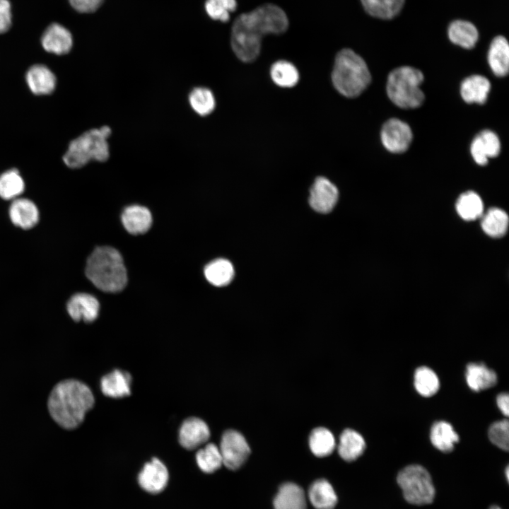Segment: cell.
I'll list each match as a JSON object with an SVG mask.
<instances>
[{
    "mask_svg": "<svg viewBox=\"0 0 509 509\" xmlns=\"http://www.w3.org/2000/svg\"><path fill=\"white\" fill-rule=\"evenodd\" d=\"M288 26L285 12L278 6L267 4L240 15L231 31V47L243 62H252L259 56L262 39L267 34H281Z\"/></svg>",
    "mask_w": 509,
    "mask_h": 509,
    "instance_id": "obj_1",
    "label": "cell"
},
{
    "mask_svg": "<svg viewBox=\"0 0 509 509\" xmlns=\"http://www.w3.org/2000/svg\"><path fill=\"white\" fill-rule=\"evenodd\" d=\"M91 390L77 380H66L53 388L48 399L50 416L66 429L78 427L94 405Z\"/></svg>",
    "mask_w": 509,
    "mask_h": 509,
    "instance_id": "obj_2",
    "label": "cell"
},
{
    "mask_svg": "<svg viewBox=\"0 0 509 509\" xmlns=\"http://www.w3.org/2000/svg\"><path fill=\"white\" fill-rule=\"evenodd\" d=\"M86 274L93 284L101 291L115 293L127 283V270L120 253L113 247H96L88 257Z\"/></svg>",
    "mask_w": 509,
    "mask_h": 509,
    "instance_id": "obj_3",
    "label": "cell"
},
{
    "mask_svg": "<svg viewBox=\"0 0 509 509\" xmlns=\"http://www.w3.org/2000/svg\"><path fill=\"white\" fill-rule=\"evenodd\" d=\"M332 81L342 95L356 98L370 84L371 76L361 56L351 49H343L336 55Z\"/></svg>",
    "mask_w": 509,
    "mask_h": 509,
    "instance_id": "obj_4",
    "label": "cell"
},
{
    "mask_svg": "<svg viewBox=\"0 0 509 509\" xmlns=\"http://www.w3.org/2000/svg\"><path fill=\"white\" fill-rule=\"evenodd\" d=\"M108 126L89 129L72 140L63 156L70 168H80L91 160L106 161L110 156L107 139L111 134Z\"/></svg>",
    "mask_w": 509,
    "mask_h": 509,
    "instance_id": "obj_5",
    "label": "cell"
},
{
    "mask_svg": "<svg viewBox=\"0 0 509 509\" xmlns=\"http://www.w3.org/2000/svg\"><path fill=\"white\" fill-rule=\"evenodd\" d=\"M423 73L414 67L400 66L392 70L387 78L386 90L389 98L401 108H416L424 100L420 86Z\"/></svg>",
    "mask_w": 509,
    "mask_h": 509,
    "instance_id": "obj_6",
    "label": "cell"
},
{
    "mask_svg": "<svg viewBox=\"0 0 509 509\" xmlns=\"http://www.w3.org/2000/svg\"><path fill=\"white\" fill-rule=\"evenodd\" d=\"M397 480L409 503L421 505L433 502L435 490L430 474L422 466L411 464L404 467Z\"/></svg>",
    "mask_w": 509,
    "mask_h": 509,
    "instance_id": "obj_7",
    "label": "cell"
},
{
    "mask_svg": "<svg viewBox=\"0 0 509 509\" xmlns=\"http://www.w3.org/2000/svg\"><path fill=\"white\" fill-rule=\"evenodd\" d=\"M219 450L223 464L231 470L239 469L250 453V447L245 437L235 430H228L224 432Z\"/></svg>",
    "mask_w": 509,
    "mask_h": 509,
    "instance_id": "obj_8",
    "label": "cell"
},
{
    "mask_svg": "<svg viewBox=\"0 0 509 509\" xmlns=\"http://www.w3.org/2000/svg\"><path fill=\"white\" fill-rule=\"evenodd\" d=\"M381 141L390 152L401 153L406 151L412 141V131L408 124L397 118L388 119L382 126Z\"/></svg>",
    "mask_w": 509,
    "mask_h": 509,
    "instance_id": "obj_9",
    "label": "cell"
},
{
    "mask_svg": "<svg viewBox=\"0 0 509 509\" xmlns=\"http://www.w3.org/2000/svg\"><path fill=\"white\" fill-rule=\"evenodd\" d=\"M339 198L337 187L328 179L318 177L310 191L309 204L316 211L327 213L336 205Z\"/></svg>",
    "mask_w": 509,
    "mask_h": 509,
    "instance_id": "obj_10",
    "label": "cell"
},
{
    "mask_svg": "<svg viewBox=\"0 0 509 509\" xmlns=\"http://www.w3.org/2000/svg\"><path fill=\"white\" fill-rule=\"evenodd\" d=\"M168 479L167 467L156 457L144 464L138 476L139 486L146 492L153 494L163 491Z\"/></svg>",
    "mask_w": 509,
    "mask_h": 509,
    "instance_id": "obj_11",
    "label": "cell"
},
{
    "mask_svg": "<svg viewBox=\"0 0 509 509\" xmlns=\"http://www.w3.org/2000/svg\"><path fill=\"white\" fill-rule=\"evenodd\" d=\"M210 438V430L205 421L197 417L185 419L179 430L180 444L187 450H194Z\"/></svg>",
    "mask_w": 509,
    "mask_h": 509,
    "instance_id": "obj_12",
    "label": "cell"
},
{
    "mask_svg": "<svg viewBox=\"0 0 509 509\" xmlns=\"http://www.w3.org/2000/svg\"><path fill=\"white\" fill-rule=\"evenodd\" d=\"M43 49L57 55L70 52L73 46V37L68 29L63 25L54 23L50 24L41 37Z\"/></svg>",
    "mask_w": 509,
    "mask_h": 509,
    "instance_id": "obj_13",
    "label": "cell"
},
{
    "mask_svg": "<svg viewBox=\"0 0 509 509\" xmlns=\"http://www.w3.org/2000/svg\"><path fill=\"white\" fill-rule=\"evenodd\" d=\"M501 151L498 136L492 131L485 129L473 139L470 151L474 161L480 165L487 164L488 158L496 157Z\"/></svg>",
    "mask_w": 509,
    "mask_h": 509,
    "instance_id": "obj_14",
    "label": "cell"
},
{
    "mask_svg": "<svg viewBox=\"0 0 509 509\" xmlns=\"http://www.w3.org/2000/svg\"><path fill=\"white\" fill-rule=\"evenodd\" d=\"M66 308L70 317L74 320L91 322L98 317L100 304L93 296L79 293L69 299Z\"/></svg>",
    "mask_w": 509,
    "mask_h": 509,
    "instance_id": "obj_15",
    "label": "cell"
},
{
    "mask_svg": "<svg viewBox=\"0 0 509 509\" xmlns=\"http://www.w3.org/2000/svg\"><path fill=\"white\" fill-rule=\"evenodd\" d=\"M25 81L30 90L37 95L52 93L57 86V78L47 66L35 64L25 74Z\"/></svg>",
    "mask_w": 509,
    "mask_h": 509,
    "instance_id": "obj_16",
    "label": "cell"
},
{
    "mask_svg": "<svg viewBox=\"0 0 509 509\" xmlns=\"http://www.w3.org/2000/svg\"><path fill=\"white\" fill-rule=\"evenodd\" d=\"M12 223L23 229H30L39 221V211L36 205L26 198H16L9 208Z\"/></svg>",
    "mask_w": 509,
    "mask_h": 509,
    "instance_id": "obj_17",
    "label": "cell"
},
{
    "mask_svg": "<svg viewBox=\"0 0 509 509\" xmlns=\"http://www.w3.org/2000/svg\"><path fill=\"white\" fill-rule=\"evenodd\" d=\"M131 376L124 370L115 369L100 380L102 392L112 398H122L131 394Z\"/></svg>",
    "mask_w": 509,
    "mask_h": 509,
    "instance_id": "obj_18",
    "label": "cell"
},
{
    "mask_svg": "<svg viewBox=\"0 0 509 509\" xmlns=\"http://www.w3.org/2000/svg\"><path fill=\"white\" fill-rule=\"evenodd\" d=\"M122 222L129 233L142 234L151 228L152 216L147 208L140 205H132L127 207L122 212Z\"/></svg>",
    "mask_w": 509,
    "mask_h": 509,
    "instance_id": "obj_19",
    "label": "cell"
},
{
    "mask_svg": "<svg viewBox=\"0 0 509 509\" xmlns=\"http://www.w3.org/2000/svg\"><path fill=\"white\" fill-rule=\"evenodd\" d=\"M488 64L493 74L499 77L505 76L509 70V45L502 35L493 39L488 52Z\"/></svg>",
    "mask_w": 509,
    "mask_h": 509,
    "instance_id": "obj_20",
    "label": "cell"
},
{
    "mask_svg": "<svg viewBox=\"0 0 509 509\" xmlns=\"http://www.w3.org/2000/svg\"><path fill=\"white\" fill-rule=\"evenodd\" d=\"M491 89L488 78L481 75L466 78L460 86V94L467 103L483 104L486 102Z\"/></svg>",
    "mask_w": 509,
    "mask_h": 509,
    "instance_id": "obj_21",
    "label": "cell"
},
{
    "mask_svg": "<svg viewBox=\"0 0 509 509\" xmlns=\"http://www.w3.org/2000/svg\"><path fill=\"white\" fill-rule=\"evenodd\" d=\"M274 509H306L303 490L293 483L283 484L274 500Z\"/></svg>",
    "mask_w": 509,
    "mask_h": 509,
    "instance_id": "obj_22",
    "label": "cell"
},
{
    "mask_svg": "<svg viewBox=\"0 0 509 509\" xmlns=\"http://www.w3.org/2000/svg\"><path fill=\"white\" fill-rule=\"evenodd\" d=\"M468 386L474 391H480L493 387L497 382L496 373L484 363H469L465 372Z\"/></svg>",
    "mask_w": 509,
    "mask_h": 509,
    "instance_id": "obj_23",
    "label": "cell"
},
{
    "mask_svg": "<svg viewBox=\"0 0 509 509\" xmlns=\"http://www.w3.org/2000/svg\"><path fill=\"white\" fill-rule=\"evenodd\" d=\"M447 33L452 42L465 49L473 48L479 38L475 25L464 20L452 21L449 25Z\"/></svg>",
    "mask_w": 509,
    "mask_h": 509,
    "instance_id": "obj_24",
    "label": "cell"
},
{
    "mask_svg": "<svg viewBox=\"0 0 509 509\" xmlns=\"http://www.w3.org/2000/svg\"><path fill=\"white\" fill-rule=\"evenodd\" d=\"M365 448L363 436L352 429L344 430L340 436L338 452L347 462H351L360 457Z\"/></svg>",
    "mask_w": 509,
    "mask_h": 509,
    "instance_id": "obj_25",
    "label": "cell"
},
{
    "mask_svg": "<svg viewBox=\"0 0 509 509\" xmlns=\"http://www.w3.org/2000/svg\"><path fill=\"white\" fill-rule=\"evenodd\" d=\"M308 498L316 509H333L337 503L335 491L325 479L315 481L308 491Z\"/></svg>",
    "mask_w": 509,
    "mask_h": 509,
    "instance_id": "obj_26",
    "label": "cell"
},
{
    "mask_svg": "<svg viewBox=\"0 0 509 509\" xmlns=\"http://www.w3.org/2000/svg\"><path fill=\"white\" fill-rule=\"evenodd\" d=\"M508 214L498 208H491L481 216V228L491 238L503 236L508 230Z\"/></svg>",
    "mask_w": 509,
    "mask_h": 509,
    "instance_id": "obj_27",
    "label": "cell"
},
{
    "mask_svg": "<svg viewBox=\"0 0 509 509\" xmlns=\"http://www.w3.org/2000/svg\"><path fill=\"white\" fill-rule=\"evenodd\" d=\"M430 438L435 447L444 452H451L459 441V435L446 421L435 422L431 427Z\"/></svg>",
    "mask_w": 509,
    "mask_h": 509,
    "instance_id": "obj_28",
    "label": "cell"
},
{
    "mask_svg": "<svg viewBox=\"0 0 509 509\" xmlns=\"http://www.w3.org/2000/svg\"><path fill=\"white\" fill-rule=\"evenodd\" d=\"M455 208L458 215L465 221L476 220L484 213L482 199L472 191L462 194L457 199Z\"/></svg>",
    "mask_w": 509,
    "mask_h": 509,
    "instance_id": "obj_29",
    "label": "cell"
},
{
    "mask_svg": "<svg viewBox=\"0 0 509 509\" xmlns=\"http://www.w3.org/2000/svg\"><path fill=\"white\" fill-rule=\"evenodd\" d=\"M204 275L207 281L213 286H224L232 281L234 269L228 260L218 259L206 266Z\"/></svg>",
    "mask_w": 509,
    "mask_h": 509,
    "instance_id": "obj_30",
    "label": "cell"
},
{
    "mask_svg": "<svg viewBox=\"0 0 509 509\" xmlns=\"http://www.w3.org/2000/svg\"><path fill=\"white\" fill-rule=\"evenodd\" d=\"M365 11L375 18L391 19L402 10L405 0H361Z\"/></svg>",
    "mask_w": 509,
    "mask_h": 509,
    "instance_id": "obj_31",
    "label": "cell"
},
{
    "mask_svg": "<svg viewBox=\"0 0 509 509\" xmlns=\"http://www.w3.org/2000/svg\"><path fill=\"white\" fill-rule=\"evenodd\" d=\"M335 439L332 432L323 427L313 429L309 437V446L317 457L330 455L335 447Z\"/></svg>",
    "mask_w": 509,
    "mask_h": 509,
    "instance_id": "obj_32",
    "label": "cell"
},
{
    "mask_svg": "<svg viewBox=\"0 0 509 509\" xmlns=\"http://www.w3.org/2000/svg\"><path fill=\"white\" fill-rule=\"evenodd\" d=\"M24 180L17 169H10L0 175V197L15 199L23 192Z\"/></svg>",
    "mask_w": 509,
    "mask_h": 509,
    "instance_id": "obj_33",
    "label": "cell"
},
{
    "mask_svg": "<svg viewBox=\"0 0 509 509\" xmlns=\"http://www.w3.org/2000/svg\"><path fill=\"white\" fill-rule=\"evenodd\" d=\"M270 74L273 81L283 88L293 87L299 80V73L296 66L284 60L276 62L271 67Z\"/></svg>",
    "mask_w": 509,
    "mask_h": 509,
    "instance_id": "obj_34",
    "label": "cell"
},
{
    "mask_svg": "<svg viewBox=\"0 0 509 509\" xmlns=\"http://www.w3.org/2000/svg\"><path fill=\"white\" fill-rule=\"evenodd\" d=\"M189 103L193 110L200 116H206L215 109L216 100L211 90L196 87L189 94Z\"/></svg>",
    "mask_w": 509,
    "mask_h": 509,
    "instance_id": "obj_35",
    "label": "cell"
},
{
    "mask_svg": "<svg viewBox=\"0 0 509 509\" xmlns=\"http://www.w3.org/2000/svg\"><path fill=\"white\" fill-rule=\"evenodd\" d=\"M414 386L421 395L431 397L438 390L440 382L433 370L426 366H421L415 371Z\"/></svg>",
    "mask_w": 509,
    "mask_h": 509,
    "instance_id": "obj_36",
    "label": "cell"
},
{
    "mask_svg": "<svg viewBox=\"0 0 509 509\" xmlns=\"http://www.w3.org/2000/svg\"><path fill=\"white\" fill-rule=\"evenodd\" d=\"M196 461L200 469L205 473H212L223 464L219 447L209 443L196 453Z\"/></svg>",
    "mask_w": 509,
    "mask_h": 509,
    "instance_id": "obj_37",
    "label": "cell"
},
{
    "mask_svg": "<svg viewBox=\"0 0 509 509\" xmlns=\"http://www.w3.org/2000/svg\"><path fill=\"white\" fill-rule=\"evenodd\" d=\"M237 7L235 0H206L205 10L209 16L216 21L226 22L230 18V13Z\"/></svg>",
    "mask_w": 509,
    "mask_h": 509,
    "instance_id": "obj_38",
    "label": "cell"
},
{
    "mask_svg": "<svg viewBox=\"0 0 509 509\" xmlns=\"http://www.w3.org/2000/svg\"><path fill=\"white\" fill-rule=\"evenodd\" d=\"M507 419L493 423L488 429V437L491 443L499 448L508 451L509 447V430Z\"/></svg>",
    "mask_w": 509,
    "mask_h": 509,
    "instance_id": "obj_39",
    "label": "cell"
},
{
    "mask_svg": "<svg viewBox=\"0 0 509 509\" xmlns=\"http://www.w3.org/2000/svg\"><path fill=\"white\" fill-rule=\"evenodd\" d=\"M11 6L8 0H0V34L7 32L11 25Z\"/></svg>",
    "mask_w": 509,
    "mask_h": 509,
    "instance_id": "obj_40",
    "label": "cell"
},
{
    "mask_svg": "<svg viewBox=\"0 0 509 509\" xmlns=\"http://www.w3.org/2000/svg\"><path fill=\"white\" fill-rule=\"evenodd\" d=\"M71 6L78 12L88 13L95 11L104 0H69Z\"/></svg>",
    "mask_w": 509,
    "mask_h": 509,
    "instance_id": "obj_41",
    "label": "cell"
},
{
    "mask_svg": "<svg viewBox=\"0 0 509 509\" xmlns=\"http://www.w3.org/2000/svg\"><path fill=\"white\" fill-rule=\"evenodd\" d=\"M496 402L498 407L501 411L502 414L505 416H508L509 414V399L507 393H501L497 396Z\"/></svg>",
    "mask_w": 509,
    "mask_h": 509,
    "instance_id": "obj_42",
    "label": "cell"
},
{
    "mask_svg": "<svg viewBox=\"0 0 509 509\" xmlns=\"http://www.w3.org/2000/svg\"><path fill=\"white\" fill-rule=\"evenodd\" d=\"M489 509H501V508L497 505H493Z\"/></svg>",
    "mask_w": 509,
    "mask_h": 509,
    "instance_id": "obj_43",
    "label": "cell"
},
{
    "mask_svg": "<svg viewBox=\"0 0 509 509\" xmlns=\"http://www.w3.org/2000/svg\"><path fill=\"white\" fill-rule=\"evenodd\" d=\"M508 471H509L508 467H507V468H506V470H505V474H506V477H507V479H508V475H509Z\"/></svg>",
    "mask_w": 509,
    "mask_h": 509,
    "instance_id": "obj_44",
    "label": "cell"
}]
</instances>
